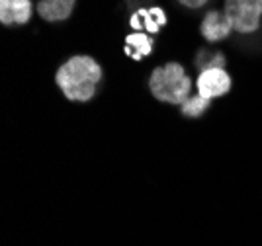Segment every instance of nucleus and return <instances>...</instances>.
<instances>
[{"label":"nucleus","instance_id":"f257e3e1","mask_svg":"<svg viewBox=\"0 0 262 246\" xmlns=\"http://www.w3.org/2000/svg\"><path fill=\"white\" fill-rule=\"evenodd\" d=\"M55 78L69 100L88 102L96 94V88L102 80V69L92 57L78 55L61 64Z\"/></svg>","mask_w":262,"mask_h":246},{"label":"nucleus","instance_id":"f03ea898","mask_svg":"<svg viewBox=\"0 0 262 246\" xmlns=\"http://www.w3.org/2000/svg\"><path fill=\"white\" fill-rule=\"evenodd\" d=\"M149 88L153 96L166 104H184L190 98L192 80L186 75L184 66L178 63H166L157 66L149 78Z\"/></svg>","mask_w":262,"mask_h":246},{"label":"nucleus","instance_id":"7ed1b4c3","mask_svg":"<svg viewBox=\"0 0 262 246\" xmlns=\"http://www.w3.org/2000/svg\"><path fill=\"white\" fill-rule=\"evenodd\" d=\"M223 12L239 33H252L260 28L262 0H225Z\"/></svg>","mask_w":262,"mask_h":246},{"label":"nucleus","instance_id":"20e7f679","mask_svg":"<svg viewBox=\"0 0 262 246\" xmlns=\"http://www.w3.org/2000/svg\"><path fill=\"white\" fill-rule=\"evenodd\" d=\"M198 94L208 100L219 98L231 90V76L223 69H204L196 80Z\"/></svg>","mask_w":262,"mask_h":246},{"label":"nucleus","instance_id":"39448f33","mask_svg":"<svg viewBox=\"0 0 262 246\" xmlns=\"http://www.w3.org/2000/svg\"><path fill=\"white\" fill-rule=\"evenodd\" d=\"M233 30H235V28H233L231 20L227 18V14H225V12H217V10L208 12L204 21H202V28H200L202 35L211 43L227 39Z\"/></svg>","mask_w":262,"mask_h":246},{"label":"nucleus","instance_id":"423d86ee","mask_svg":"<svg viewBox=\"0 0 262 246\" xmlns=\"http://www.w3.org/2000/svg\"><path fill=\"white\" fill-rule=\"evenodd\" d=\"M32 18V0H0V21L4 26H22Z\"/></svg>","mask_w":262,"mask_h":246},{"label":"nucleus","instance_id":"0eeeda50","mask_svg":"<svg viewBox=\"0 0 262 246\" xmlns=\"http://www.w3.org/2000/svg\"><path fill=\"white\" fill-rule=\"evenodd\" d=\"M77 0H39L37 14L47 21H63L75 10Z\"/></svg>","mask_w":262,"mask_h":246},{"label":"nucleus","instance_id":"6e6552de","mask_svg":"<svg viewBox=\"0 0 262 246\" xmlns=\"http://www.w3.org/2000/svg\"><path fill=\"white\" fill-rule=\"evenodd\" d=\"M166 18H164V12L161 8H153V10H139L137 14H133L131 18V26L139 32V30H147L149 33H157L161 30Z\"/></svg>","mask_w":262,"mask_h":246},{"label":"nucleus","instance_id":"1a4fd4ad","mask_svg":"<svg viewBox=\"0 0 262 246\" xmlns=\"http://www.w3.org/2000/svg\"><path fill=\"white\" fill-rule=\"evenodd\" d=\"M153 51V39L151 37H147L145 33H131L127 35V39H125V53L133 57V59H143V57H147V55Z\"/></svg>","mask_w":262,"mask_h":246},{"label":"nucleus","instance_id":"9d476101","mask_svg":"<svg viewBox=\"0 0 262 246\" xmlns=\"http://www.w3.org/2000/svg\"><path fill=\"white\" fill-rule=\"evenodd\" d=\"M209 106V100L204 98L202 94H196V96H190L182 104V114L186 118H200Z\"/></svg>","mask_w":262,"mask_h":246},{"label":"nucleus","instance_id":"9b49d317","mask_svg":"<svg viewBox=\"0 0 262 246\" xmlns=\"http://www.w3.org/2000/svg\"><path fill=\"white\" fill-rule=\"evenodd\" d=\"M180 4H184L186 8H200V6H204L208 0H178Z\"/></svg>","mask_w":262,"mask_h":246}]
</instances>
